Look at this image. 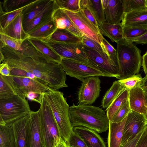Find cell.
Instances as JSON below:
<instances>
[{"mask_svg":"<svg viewBox=\"0 0 147 147\" xmlns=\"http://www.w3.org/2000/svg\"><path fill=\"white\" fill-rule=\"evenodd\" d=\"M21 48L16 51L0 42V53L3 57L2 63L32 73L53 90L68 87L67 75L60 64L49 61L27 39L24 41Z\"/></svg>","mask_w":147,"mask_h":147,"instance_id":"cell-1","label":"cell"},{"mask_svg":"<svg viewBox=\"0 0 147 147\" xmlns=\"http://www.w3.org/2000/svg\"><path fill=\"white\" fill-rule=\"evenodd\" d=\"M69 115L73 127L82 126L101 133L108 130L109 121L106 113L100 107L73 104Z\"/></svg>","mask_w":147,"mask_h":147,"instance_id":"cell-2","label":"cell"},{"mask_svg":"<svg viewBox=\"0 0 147 147\" xmlns=\"http://www.w3.org/2000/svg\"><path fill=\"white\" fill-rule=\"evenodd\" d=\"M117 43L118 79H124L138 74L142 64L141 51L135 43L124 39Z\"/></svg>","mask_w":147,"mask_h":147,"instance_id":"cell-3","label":"cell"},{"mask_svg":"<svg viewBox=\"0 0 147 147\" xmlns=\"http://www.w3.org/2000/svg\"><path fill=\"white\" fill-rule=\"evenodd\" d=\"M52 111L61 138L66 142L73 131L69 117V107L63 93L51 89L41 94Z\"/></svg>","mask_w":147,"mask_h":147,"instance_id":"cell-4","label":"cell"},{"mask_svg":"<svg viewBox=\"0 0 147 147\" xmlns=\"http://www.w3.org/2000/svg\"><path fill=\"white\" fill-rule=\"evenodd\" d=\"M39 110L40 132L45 147H55L61 138L52 110L41 94Z\"/></svg>","mask_w":147,"mask_h":147,"instance_id":"cell-5","label":"cell"},{"mask_svg":"<svg viewBox=\"0 0 147 147\" xmlns=\"http://www.w3.org/2000/svg\"><path fill=\"white\" fill-rule=\"evenodd\" d=\"M28 101L25 97L15 95L0 100V124L11 126L31 111Z\"/></svg>","mask_w":147,"mask_h":147,"instance_id":"cell-6","label":"cell"},{"mask_svg":"<svg viewBox=\"0 0 147 147\" xmlns=\"http://www.w3.org/2000/svg\"><path fill=\"white\" fill-rule=\"evenodd\" d=\"M42 41L62 58L72 60L84 64L89 63L82 41L67 42H56L50 40Z\"/></svg>","mask_w":147,"mask_h":147,"instance_id":"cell-7","label":"cell"},{"mask_svg":"<svg viewBox=\"0 0 147 147\" xmlns=\"http://www.w3.org/2000/svg\"><path fill=\"white\" fill-rule=\"evenodd\" d=\"M60 64L67 75L82 82L86 78L92 76L112 77L90 63L84 64L72 60L62 58Z\"/></svg>","mask_w":147,"mask_h":147,"instance_id":"cell-8","label":"cell"},{"mask_svg":"<svg viewBox=\"0 0 147 147\" xmlns=\"http://www.w3.org/2000/svg\"><path fill=\"white\" fill-rule=\"evenodd\" d=\"M64 10L76 26L84 35L105 47L103 44L104 38L99 28H97L86 17L81 9L80 8L76 11Z\"/></svg>","mask_w":147,"mask_h":147,"instance_id":"cell-9","label":"cell"},{"mask_svg":"<svg viewBox=\"0 0 147 147\" xmlns=\"http://www.w3.org/2000/svg\"><path fill=\"white\" fill-rule=\"evenodd\" d=\"M101 81L98 76L84 79L78 92L79 104L91 105L99 96Z\"/></svg>","mask_w":147,"mask_h":147,"instance_id":"cell-10","label":"cell"},{"mask_svg":"<svg viewBox=\"0 0 147 147\" xmlns=\"http://www.w3.org/2000/svg\"><path fill=\"white\" fill-rule=\"evenodd\" d=\"M84 49L88 57V63L94 66L102 72L111 75L112 77L118 79V66L107 55H102L84 45Z\"/></svg>","mask_w":147,"mask_h":147,"instance_id":"cell-11","label":"cell"},{"mask_svg":"<svg viewBox=\"0 0 147 147\" xmlns=\"http://www.w3.org/2000/svg\"><path fill=\"white\" fill-rule=\"evenodd\" d=\"M144 114L131 111L127 116L121 146L134 138L146 126Z\"/></svg>","mask_w":147,"mask_h":147,"instance_id":"cell-12","label":"cell"},{"mask_svg":"<svg viewBox=\"0 0 147 147\" xmlns=\"http://www.w3.org/2000/svg\"><path fill=\"white\" fill-rule=\"evenodd\" d=\"M11 76L24 95L31 92L41 94L51 89L46 82L39 78L33 79L26 77Z\"/></svg>","mask_w":147,"mask_h":147,"instance_id":"cell-13","label":"cell"},{"mask_svg":"<svg viewBox=\"0 0 147 147\" xmlns=\"http://www.w3.org/2000/svg\"><path fill=\"white\" fill-rule=\"evenodd\" d=\"M27 136V147H45L40 129L39 110L31 111Z\"/></svg>","mask_w":147,"mask_h":147,"instance_id":"cell-14","label":"cell"},{"mask_svg":"<svg viewBox=\"0 0 147 147\" xmlns=\"http://www.w3.org/2000/svg\"><path fill=\"white\" fill-rule=\"evenodd\" d=\"M106 22L120 23L124 13L121 0H102Z\"/></svg>","mask_w":147,"mask_h":147,"instance_id":"cell-15","label":"cell"},{"mask_svg":"<svg viewBox=\"0 0 147 147\" xmlns=\"http://www.w3.org/2000/svg\"><path fill=\"white\" fill-rule=\"evenodd\" d=\"M55 0H36L22 11L23 28L46 9Z\"/></svg>","mask_w":147,"mask_h":147,"instance_id":"cell-16","label":"cell"},{"mask_svg":"<svg viewBox=\"0 0 147 147\" xmlns=\"http://www.w3.org/2000/svg\"><path fill=\"white\" fill-rule=\"evenodd\" d=\"M52 18L57 29H65L79 37H84L83 34L76 26L63 9L58 8L55 9Z\"/></svg>","mask_w":147,"mask_h":147,"instance_id":"cell-17","label":"cell"},{"mask_svg":"<svg viewBox=\"0 0 147 147\" xmlns=\"http://www.w3.org/2000/svg\"><path fill=\"white\" fill-rule=\"evenodd\" d=\"M30 119V114L13 122V130L16 147H27V136Z\"/></svg>","mask_w":147,"mask_h":147,"instance_id":"cell-18","label":"cell"},{"mask_svg":"<svg viewBox=\"0 0 147 147\" xmlns=\"http://www.w3.org/2000/svg\"><path fill=\"white\" fill-rule=\"evenodd\" d=\"M128 101L131 111L145 115L147 112V104L144 92L142 86L129 90Z\"/></svg>","mask_w":147,"mask_h":147,"instance_id":"cell-19","label":"cell"},{"mask_svg":"<svg viewBox=\"0 0 147 147\" xmlns=\"http://www.w3.org/2000/svg\"><path fill=\"white\" fill-rule=\"evenodd\" d=\"M121 23L123 27L147 29V10L125 13Z\"/></svg>","mask_w":147,"mask_h":147,"instance_id":"cell-20","label":"cell"},{"mask_svg":"<svg viewBox=\"0 0 147 147\" xmlns=\"http://www.w3.org/2000/svg\"><path fill=\"white\" fill-rule=\"evenodd\" d=\"M73 131L83 139L88 147H106L102 138L93 130L78 126L73 127Z\"/></svg>","mask_w":147,"mask_h":147,"instance_id":"cell-21","label":"cell"},{"mask_svg":"<svg viewBox=\"0 0 147 147\" xmlns=\"http://www.w3.org/2000/svg\"><path fill=\"white\" fill-rule=\"evenodd\" d=\"M0 33L19 40L28 39V35L25 32L23 26L22 12L5 28L0 29Z\"/></svg>","mask_w":147,"mask_h":147,"instance_id":"cell-22","label":"cell"},{"mask_svg":"<svg viewBox=\"0 0 147 147\" xmlns=\"http://www.w3.org/2000/svg\"><path fill=\"white\" fill-rule=\"evenodd\" d=\"M15 95L25 97L11 76L0 75V100L7 99Z\"/></svg>","mask_w":147,"mask_h":147,"instance_id":"cell-23","label":"cell"},{"mask_svg":"<svg viewBox=\"0 0 147 147\" xmlns=\"http://www.w3.org/2000/svg\"><path fill=\"white\" fill-rule=\"evenodd\" d=\"M127 117L118 123L109 121L108 137V147H120Z\"/></svg>","mask_w":147,"mask_h":147,"instance_id":"cell-24","label":"cell"},{"mask_svg":"<svg viewBox=\"0 0 147 147\" xmlns=\"http://www.w3.org/2000/svg\"><path fill=\"white\" fill-rule=\"evenodd\" d=\"M58 8L55 0L54 3L35 18L24 28L28 34L34 29L52 20L54 11Z\"/></svg>","mask_w":147,"mask_h":147,"instance_id":"cell-25","label":"cell"},{"mask_svg":"<svg viewBox=\"0 0 147 147\" xmlns=\"http://www.w3.org/2000/svg\"><path fill=\"white\" fill-rule=\"evenodd\" d=\"M57 29L52 19L32 30L28 34V38H35L42 41L48 40Z\"/></svg>","mask_w":147,"mask_h":147,"instance_id":"cell-26","label":"cell"},{"mask_svg":"<svg viewBox=\"0 0 147 147\" xmlns=\"http://www.w3.org/2000/svg\"><path fill=\"white\" fill-rule=\"evenodd\" d=\"M99 28L102 35L107 37L113 42L117 43L123 39L121 23L113 24L106 21L99 24Z\"/></svg>","mask_w":147,"mask_h":147,"instance_id":"cell-27","label":"cell"},{"mask_svg":"<svg viewBox=\"0 0 147 147\" xmlns=\"http://www.w3.org/2000/svg\"><path fill=\"white\" fill-rule=\"evenodd\" d=\"M28 40L49 61L60 64L62 57L43 41L35 38H28Z\"/></svg>","mask_w":147,"mask_h":147,"instance_id":"cell-28","label":"cell"},{"mask_svg":"<svg viewBox=\"0 0 147 147\" xmlns=\"http://www.w3.org/2000/svg\"><path fill=\"white\" fill-rule=\"evenodd\" d=\"M129 90L124 89L106 110L110 121L111 122L118 111L128 100Z\"/></svg>","mask_w":147,"mask_h":147,"instance_id":"cell-29","label":"cell"},{"mask_svg":"<svg viewBox=\"0 0 147 147\" xmlns=\"http://www.w3.org/2000/svg\"><path fill=\"white\" fill-rule=\"evenodd\" d=\"M125 89L118 80L114 81L103 97L101 101L102 107L107 109Z\"/></svg>","mask_w":147,"mask_h":147,"instance_id":"cell-30","label":"cell"},{"mask_svg":"<svg viewBox=\"0 0 147 147\" xmlns=\"http://www.w3.org/2000/svg\"><path fill=\"white\" fill-rule=\"evenodd\" d=\"M0 147H16L13 132L11 126L0 124Z\"/></svg>","mask_w":147,"mask_h":147,"instance_id":"cell-31","label":"cell"},{"mask_svg":"<svg viewBox=\"0 0 147 147\" xmlns=\"http://www.w3.org/2000/svg\"><path fill=\"white\" fill-rule=\"evenodd\" d=\"M49 40L56 42H67L82 41V38L76 36L65 29H57Z\"/></svg>","mask_w":147,"mask_h":147,"instance_id":"cell-32","label":"cell"},{"mask_svg":"<svg viewBox=\"0 0 147 147\" xmlns=\"http://www.w3.org/2000/svg\"><path fill=\"white\" fill-rule=\"evenodd\" d=\"M35 0H3L0 1V14L8 13L22 8Z\"/></svg>","mask_w":147,"mask_h":147,"instance_id":"cell-33","label":"cell"},{"mask_svg":"<svg viewBox=\"0 0 147 147\" xmlns=\"http://www.w3.org/2000/svg\"><path fill=\"white\" fill-rule=\"evenodd\" d=\"M86 8L92 12L99 25L106 21L102 0H88Z\"/></svg>","mask_w":147,"mask_h":147,"instance_id":"cell-34","label":"cell"},{"mask_svg":"<svg viewBox=\"0 0 147 147\" xmlns=\"http://www.w3.org/2000/svg\"><path fill=\"white\" fill-rule=\"evenodd\" d=\"M121 1L124 14L147 10V0H122Z\"/></svg>","mask_w":147,"mask_h":147,"instance_id":"cell-35","label":"cell"},{"mask_svg":"<svg viewBox=\"0 0 147 147\" xmlns=\"http://www.w3.org/2000/svg\"><path fill=\"white\" fill-rule=\"evenodd\" d=\"M33 2L18 9L8 13H0V29H3L5 28L12 22L25 8Z\"/></svg>","mask_w":147,"mask_h":147,"instance_id":"cell-36","label":"cell"},{"mask_svg":"<svg viewBox=\"0 0 147 147\" xmlns=\"http://www.w3.org/2000/svg\"><path fill=\"white\" fill-rule=\"evenodd\" d=\"M143 80L140 74L135 75L129 78L118 81L125 89L129 90L136 88L142 86Z\"/></svg>","mask_w":147,"mask_h":147,"instance_id":"cell-37","label":"cell"},{"mask_svg":"<svg viewBox=\"0 0 147 147\" xmlns=\"http://www.w3.org/2000/svg\"><path fill=\"white\" fill-rule=\"evenodd\" d=\"M123 38L129 40L142 36L147 32V29L123 27Z\"/></svg>","mask_w":147,"mask_h":147,"instance_id":"cell-38","label":"cell"},{"mask_svg":"<svg viewBox=\"0 0 147 147\" xmlns=\"http://www.w3.org/2000/svg\"><path fill=\"white\" fill-rule=\"evenodd\" d=\"M0 42L16 51L22 50V46L25 40H19L0 33Z\"/></svg>","mask_w":147,"mask_h":147,"instance_id":"cell-39","label":"cell"},{"mask_svg":"<svg viewBox=\"0 0 147 147\" xmlns=\"http://www.w3.org/2000/svg\"><path fill=\"white\" fill-rule=\"evenodd\" d=\"M82 41L84 45L97 51L101 55H107L109 57L105 47L102 46L97 42L89 38L85 35L82 38Z\"/></svg>","mask_w":147,"mask_h":147,"instance_id":"cell-40","label":"cell"},{"mask_svg":"<svg viewBox=\"0 0 147 147\" xmlns=\"http://www.w3.org/2000/svg\"><path fill=\"white\" fill-rule=\"evenodd\" d=\"M58 8L72 11H76L80 9V0H55Z\"/></svg>","mask_w":147,"mask_h":147,"instance_id":"cell-41","label":"cell"},{"mask_svg":"<svg viewBox=\"0 0 147 147\" xmlns=\"http://www.w3.org/2000/svg\"><path fill=\"white\" fill-rule=\"evenodd\" d=\"M66 143L67 147H88L83 139L73 131Z\"/></svg>","mask_w":147,"mask_h":147,"instance_id":"cell-42","label":"cell"},{"mask_svg":"<svg viewBox=\"0 0 147 147\" xmlns=\"http://www.w3.org/2000/svg\"><path fill=\"white\" fill-rule=\"evenodd\" d=\"M131 111L128 100L116 113L111 122L118 123L121 121Z\"/></svg>","mask_w":147,"mask_h":147,"instance_id":"cell-43","label":"cell"},{"mask_svg":"<svg viewBox=\"0 0 147 147\" xmlns=\"http://www.w3.org/2000/svg\"><path fill=\"white\" fill-rule=\"evenodd\" d=\"M103 44L109 57L118 66L116 50L104 38L103 39Z\"/></svg>","mask_w":147,"mask_h":147,"instance_id":"cell-44","label":"cell"},{"mask_svg":"<svg viewBox=\"0 0 147 147\" xmlns=\"http://www.w3.org/2000/svg\"><path fill=\"white\" fill-rule=\"evenodd\" d=\"M146 127V125L135 137L123 145L120 146V147H135Z\"/></svg>","mask_w":147,"mask_h":147,"instance_id":"cell-45","label":"cell"},{"mask_svg":"<svg viewBox=\"0 0 147 147\" xmlns=\"http://www.w3.org/2000/svg\"><path fill=\"white\" fill-rule=\"evenodd\" d=\"M82 10L86 17L95 26L99 28V24L91 11L87 8Z\"/></svg>","mask_w":147,"mask_h":147,"instance_id":"cell-46","label":"cell"},{"mask_svg":"<svg viewBox=\"0 0 147 147\" xmlns=\"http://www.w3.org/2000/svg\"><path fill=\"white\" fill-rule=\"evenodd\" d=\"M135 147H147V126Z\"/></svg>","mask_w":147,"mask_h":147,"instance_id":"cell-47","label":"cell"},{"mask_svg":"<svg viewBox=\"0 0 147 147\" xmlns=\"http://www.w3.org/2000/svg\"><path fill=\"white\" fill-rule=\"evenodd\" d=\"M40 95L34 92H29L24 95L25 98L31 101L35 102L40 104Z\"/></svg>","mask_w":147,"mask_h":147,"instance_id":"cell-48","label":"cell"},{"mask_svg":"<svg viewBox=\"0 0 147 147\" xmlns=\"http://www.w3.org/2000/svg\"><path fill=\"white\" fill-rule=\"evenodd\" d=\"M128 40L137 44L147 45V32L142 36Z\"/></svg>","mask_w":147,"mask_h":147,"instance_id":"cell-49","label":"cell"},{"mask_svg":"<svg viewBox=\"0 0 147 147\" xmlns=\"http://www.w3.org/2000/svg\"><path fill=\"white\" fill-rule=\"evenodd\" d=\"M0 75L9 76L10 75V69L8 64L5 63H1L0 65Z\"/></svg>","mask_w":147,"mask_h":147,"instance_id":"cell-50","label":"cell"},{"mask_svg":"<svg viewBox=\"0 0 147 147\" xmlns=\"http://www.w3.org/2000/svg\"><path fill=\"white\" fill-rule=\"evenodd\" d=\"M142 66L145 76H147V51L142 57Z\"/></svg>","mask_w":147,"mask_h":147,"instance_id":"cell-51","label":"cell"},{"mask_svg":"<svg viewBox=\"0 0 147 147\" xmlns=\"http://www.w3.org/2000/svg\"><path fill=\"white\" fill-rule=\"evenodd\" d=\"M55 147H67L66 142L61 138L59 143Z\"/></svg>","mask_w":147,"mask_h":147,"instance_id":"cell-52","label":"cell"},{"mask_svg":"<svg viewBox=\"0 0 147 147\" xmlns=\"http://www.w3.org/2000/svg\"><path fill=\"white\" fill-rule=\"evenodd\" d=\"M147 86V76L143 78V80L142 85V87L144 88Z\"/></svg>","mask_w":147,"mask_h":147,"instance_id":"cell-53","label":"cell"},{"mask_svg":"<svg viewBox=\"0 0 147 147\" xmlns=\"http://www.w3.org/2000/svg\"><path fill=\"white\" fill-rule=\"evenodd\" d=\"M144 93H145V96L146 99V102H147V92L144 91Z\"/></svg>","mask_w":147,"mask_h":147,"instance_id":"cell-54","label":"cell"},{"mask_svg":"<svg viewBox=\"0 0 147 147\" xmlns=\"http://www.w3.org/2000/svg\"><path fill=\"white\" fill-rule=\"evenodd\" d=\"M143 89L144 91L147 92V88H145Z\"/></svg>","mask_w":147,"mask_h":147,"instance_id":"cell-55","label":"cell"},{"mask_svg":"<svg viewBox=\"0 0 147 147\" xmlns=\"http://www.w3.org/2000/svg\"><path fill=\"white\" fill-rule=\"evenodd\" d=\"M145 115V117H146V119H147V112L146 113Z\"/></svg>","mask_w":147,"mask_h":147,"instance_id":"cell-56","label":"cell"},{"mask_svg":"<svg viewBox=\"0 0 147 147\" xmlns=\"http://www.w3.org/2000/svg\"><path fill=\"white\" fill-rule=\"evenodd\" d=\"M146 126H147V120H146Z\"/></svg>","mask_w":147,"mask_h":147,"instance_id":"cell-57","label":"cell"},{"mask_svg":"<svg viewBox=\"0 0 147 147\" xmlns=\"http://www.w3.org/2000/svg\"><path fill=\"white\" fill-rule=\"evenodd\" d=\"M147 88V86H146V87H145L144 88Z\"/></svg>","mask_w":147,"mask_h":147,"instance_id":"cell-58","label":"cell"}]
</instances>
